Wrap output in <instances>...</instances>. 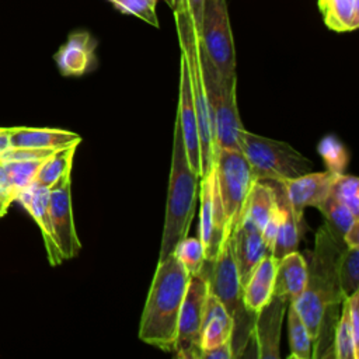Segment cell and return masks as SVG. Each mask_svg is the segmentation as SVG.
Segmentation results:
<instances>
[{
	"label": "cell",
	"mask_w": 359,
	"mask_h": 359,
	"mask_svg": "<svg viewBox=\"0 0 359 359\" xmlns=\"http://www.w3.org/2000/svg\"><path fill=\"white\" fill-rule=\"evenodd\" d=\"M111 3L121 11L133 14L146 22L158 27V20L156 14L157 0H111Z\"/></svg>",
	"instance_id": "cell-35"
},
{
	"label": "cell",
	"mask_w": 359,
	"mask_h": 359,
	"mask_svg": "<svg viewBox=\"0 0 359 359\" xmlns=\"http://www.w3.org/2000/svg\"><path fill=\"white\" fill-rule=\"evenodd\" d=\"M278 195H279V202H280V209H282V217H280L276 234H275L271 255L275 257L276 259H280L283 255L297 251L303 217H297L292 212L282 191H280V194L278 192Z\"/></svg>",
	"instance_id": "cell-24"
},
{
	"label": "cell",
	"mask_w": 359,
	"mask_h": 359,
	"mask_svg": "<svg viewBox=\"0 0 359 359\" xmlns=\"http://www.w3.org/2000/svg\"><path fill=\"white\" fill-rule=\"evenodd\" d=\"M15 189L13 187V182L4 168V165L0 163V217L7 213L8 206L11 202L15 201Z\"/></svg>",
	"instance_id": "cell-37"
},
{
	"label": "cell",
	"mask_w": 359,
	"mask_h": 359,
	"mask_svg": "<svg viewBox=\"0 0 359 359\" xmlns=\"http://www.w3.org/2000/svg\"><path fill=\"white\" fill-rule=\"evenodd\" d=\"M318 153L323 157L325 170L332 174L345 172L349 161V154L345 146L332 135L324 136L318 143Z\"/></svg>",
	"instance_id": "cell-33"
},
{
	"label": "cell",
	"mask_w": 359,
	"mask_h": 359,
	"mask_svg": "<svg viewBox=\"0 0 359 359\" xmlns=\"http://www.w3.org/2000/svg\"><path fill=\"white\" fill-rule=\"evenodd\" d=\"M60 74L79 77L95 66V41L88 31H73L55 53Z\"/></svg>",
	"instance_id": "cell-18"
},
{
	"label": "cell",
	"mask_w": 359,
	"mask_h": 359,
	"mask_svg": "<svg viewBox=\"0 0 359 359\" xmlns=\"http://www.w3.org/2000/svg\"><path fill=\"white\" fill-rule=\"evenodd\" d=\"M177 118L182 132V139L185 144L187 158L194 170V172L201 177V151H199V133L198 121L194 107V97L189 86L188 69L185 59H180V87H178V109Z\"/></svg>",
	"instance_id": "cell-15"
},
{
	"label": "cell",
	"mask_w": 359,
	"mask_h": 359,
	"mask_svg": "<svg viewBox=\"0 0 359 359\" xmlns=\"http://www.w3.org/2000/svg\"><path fill=\"white\" fill-rule=\"evenodd\" d=\"M345 245L335 241L323 224L316 233L311 264L307 265V282L303 292L292 302L314 341L324 313L339 309L345 299L339 290L337 262Z\"/></svg>",
	"instance_id": "cell-2"
},
{
	"label": "cell",
	"mask_w": 359,
	"mask_h": 359,
	"mask_svg": "<svg viewBox=\"0 0 359 359\" xmlns=\"http://www.w3.org/2000/svg\"><path fill=\"white\" fill-rule=\"evenodd\" d=\"M56 149H31V147H10L0 156V161L14 160H42L50 156Z\"/></svg>",
	"instance_id": "cell-36"
},
{
	"label": "cell",
	"mask_w": 359,
	"mask_h": 359,
	"mask_svg": "<svg viewBox=\"0 0 359 359\" xmlns=\"http://www.w3.org/2000/svg\"><path fill=\"white\" fill-rule=\"evenodd\" d=\"M202 359H233L230 342H224L209 351H205L202 353Z\"/></svg>",
	"instance_id": "cell-39"
},
{
	"label": "cell",
	"mask_w": 359,
	"mask_h": 359,
	"mask_svg": "<svg viewBox=\"0 0 359 359\" xmlns=\"http://www.w3.org/2000/svg\"><path fill=\"white\" fill-rule=\"evenodd\" d=\"M201 213L199 240L205 248V262H210L217 255L224 238V215L217 189L215 165L210 172L201 178Z\"/></svg>",
	"instance_id": "cell-12"
},
{
	"label": "cell",
	"mask_w": 359,
	"mask_h": 359,
	"mask_svg": "<svg viewBox=\"0 0 359 359\" xmlns=\"http://www.w3.org/2000/svg\"><path fill=\"white\" fill-rule=\"evenodd\" d=\"M287 300L272 294L271 299L255 313L252 325V341L257 348V358L276 359L280 356L282 320L286 313Z\"/></svg>",
	"instance_id": "cell-14"
},
{
	"label": "cell",
	"mask_w": 359,
	"mask_h": 359,
	"mask_svg": "<svg viewBox=\"0 0 359 359\" xmlns=\"http://www.w3.org/2000/svg\"><path fill=\"white\" fill-rule=\"evenodd\" d=\"M167 1V4L171 7V10L174 11V13H177V11H184V1L185 0H165Z\"/></svg>",
	"instance_id": "cell-42"
},
{
	"label": "cell",
	"mask_w": 359,
	"mask_h": 359,
	"mask_svg": "<svg viewBox=\"0 0 359 359\" xmlns=\"http://www.w3.org/2000/svg\"><path fill=\"white\" fill-rule=\"evenodd\" d=\"M307 282V262L299 251L289 252L278 259L272 294L293 302Z\"/></svg>",
	"instance_id": "cell-20"
},
{
	"label": "cell",
	"mask_w": 359,
	"mask_h": 359,
	"mask_svg": "<svg viewBox=\"0 0 359 359\" xmlns=\"http://www.w3.org/2000/svg\"><path fill=\"white\" fill-rule=\"evenodd\" d=\"M109 1H111V0H109Z\"/></svg>",
	"instance_id": "cell-43"
},
{
	"label": "cell",
	"mask_w": 359,
	"mask_h": 359,
	"mask_svg": "<svg viewBox=\"0 0 359 359\" xmlns=\"http://www.w3.org/2000/svg\"><path fill=\"white\" fill-rule=\"evenodd\" d=\"M330 195L349 208L355 216H359V180L355 175L334 174Z\"/></svg>",
	"instance_id": "cell-32"
},
{
	"label": "cell",
	"mask_w": 359,
	"mask_h": 359,
	"mask_svg": "<svg viewBox=\"0 0 359 359\" xmlns=\"http://www.w3.org/2000/svg\"><path fill=\"white\" fill-rule=\"evenodd\" d=\"M334 174L328 170L309 171L296 178L275 182L297 217H303L306 208H318L330 195Z\"/></svg>",
	"instance_id": "cell-13"
},
{
	"label": "cell",
	"mask_w": 359,
	"mask_h": 359,
	"mask_svg": "<svg viewBox=\"0 0 359 359\" xmlns=\"http://www.w3.org/2000/svg\"><path fill=\"white\" fill-rule=\"evenodd\" d=\"M203 3H205V0H185L184 1V6H185L184 11L191 18V21H192V24L195 25L196 29H198L199 22H201Z\"/></svg>",
	"instance_id": "cell-38"
},
{
	"label": "cell",
	"mask_w": 359,
	"mask_h": 359,
	"mask_svg": "<svg viewBox=\"0 0 359 359\" xmlns=\"http://www.w3.org/2000/svg\"><path fill=\"white\" fill-rule=\"evenodd\" d=\"M202 273L206 276L209 292L220 300L233 320L230 346L233 358H240L252 339L255 313H251L244 306L243 287L233 258L230 238L222 244L213 261L205 262Z\"/></svg>",
	"instance_id": "cell-4"
},
{
	"label": "cell",
	"mask_w": 359,
	"mask_h": 359,
	"mask_svg": "<svg viewBox=\"0 0 359 359\" xmlns=\"http://www.w3.org/2000/svg\"><path fill=\"white\" fill-rule=\"evenodd\" d=\"M208 293V280L202 272L189 276L178 316L177 335L172 351L180 358L201 359L202 356L201 328Z\"/></svg>",
	"instance_id": "cell-10"
},
{
	"label": "cell",
	"mask_w": 359,
	"mask_h": 359,
	"mask_svg": "<svg viewBox=\"0 0 359 359\" xmlns=\"http://www.w3.org/2000/svg\"><path fill=\"white\" fill-rule=\"evenodd\" d=\"M188 280V272L172 254L157 262L139 324V338L143 342L164 352L174 351Z\"/></svg>",
	"instance_id": "cell-1"
},
{
	"label": "cell",
	"mask_w": 359,
	"mask_h": 359,
	"mask_svg": "<svg viewBox=\"0 0 359 359\" xmlns=\"http://www.w3.org/2000/svg\"><path fill=\"white\" fill-rule=\"evenodd\" d=\"M172 255L182 264L189 276L202 272L205 265V248L199 237H184L175 244Z\"/></svg>",
	"instance_id": "cell-31"
},
{
	"label": "cell",
	"mask_w": 359,
	"mask_h": 359,
	"mask_svg": "<svg viewBox=\"0 0 359 359\" xmlns=\"http://www.w3.org/2000/svg\"><path fill=\"white\" fill-rule=\"evenodd\" d=\"M80 135L55 128H10L11 147H31V149H60L70 144H79Z\"/></svg>",
	"instance_id": "cell-21"
},
{
	"label": "cell",
	"mask_w": 359,
	"mask_h": 359,
	"mask_svg": "<svg viewBox=\"0 0 359 359\" xmlns=\"http://www.w3.org/2000/svg\"><path fill=\"white\" fill-rule=\"evenodd\" d=\"M339 290L344 297L359 290V247H344L337 262Z\"/></svg>",
	"instance_id": "cell-30"
},
{
	"label": "cell",
	"mask_w": 359,
	"mask_h": 359,
	"mask_svg": "<svg viewBox=\"0 0 359 359\" xmlns=\"http://www.w3.org/2000/svg\"><path fill=\"white\" fill-rule=\"evenodd\" d=\"M199 45V41H198ZM199 60L209 108L215 154L222 149L238 147L241 119L237 108V77L224 79L199 45Z\"/></svg>",
	"instance_id": "cell-5"
},
{
	"label": "cell",
	"mask_w": 359,
	"mask_h": 359,
	"mask_svg": "<svg viewBox=\"0 0 359 359\" xmlns=\"http://www.w3.org/2000/svg\"><path fill=\"white\" fill-rule=\"evenodd\" d=\"M10 147V128H0V156Z\"/></svg>",
	"instance_id": "cell-41"
},
{
	"label": "cell",
	"mask_w": 359,
	"mask_h": 359,
	"mask_svg": "<svg viewBox=\"0 0 359 359\" xmlns=\"http://www.w3.org/2000/svg\"><path fill=\"white\" fill-rule=\"evenodd\" d=\"M230 245L237 266L241 287L247 283L257 264L269 254L261 230L251 222L241 219L230 234Z\"/></svg>",
	"instance_id": "cell-16"
},
{
	"label": "cell",
	"mask_w": 359,
	"mask_h": 359,
	"mask_svg": "<svg viewBox=\"0 0 359 359\" xmlns=\"http://www.w3.org/2000/svg\"><path fill=\"white\" fill-rule=\"evenodd\" d=\"M359 346L355 342L352 328L349 324L348 299L345 297L341 303L339 317L334 330L332 339V356L337 359H358Z\"/></svg>",
	"instance_id": "cell-28"
},
{
	"label": "cell",
	"mask_w": 359,
	"mask_h": 359,
	"mask_svg": "<svg viewBox=\"0 0 359 359\" xmlns=\"http://www.w3.org/2000/svg\"><path fill=\"white\" fill-rule=\"evenodd\" d=\"M233 332V320L220 300L210 292L206 296L202 328L201 351H209L224 342H230ZM202 359V356H201Z\"/></svg>",
	"instance_id": "cell-19"
},
{
	"label": "cell",
	"mask_w": 359,
	"mask_h": 359,
	"mask_svg": "<svg viewBox=\"0 0 359 359\" xmlns=\"http://www.w3.org/2000/svg\"><path fill=\"white\" fill-rule=\"evenodd\" d=\"M323 217H324V226L330 231V234L344 245V236L345 233L352 227L355 222L359 220V216H355L349 208H346L344 203L328 195V198L317 208Z\"/></svg>",
	"instance_id": "cell-26"
},
{
	"label": "cell",
	"mask_w": 359,
	"mask_h": 359,
	"mask_svg": "<svg viewBox=\"0 0 359 359\" xmlns=\"http://www.w3.org/2000/svg\"><path fill=\"white\" fill-rule=\"evenodd\" d=\"M287 335H289V359H309L311 358V338L299 317L292 302L287 303Z\"/></svg>",
	"instance_id": "cell-29"
},
{
	"label": "cell",
	"mask_w": 359,
	"mask_h": 359,
	"mask_svg": "<svg viewBox=\"0 0 359 359\" xmlns=\"http://www.w3.org/2000/svg\"><path fill=\"white\" fill-rule=\"evenodd\" d=\"M215 175L224 215V238H229L241 220L255 178L247 158L237 149H222L215 154Z\"/></svg>",
	"instance_id": "cell-8"
},
{
	"label": "cell",
	"mask_w": 359,
	"mask_h": 359,
	"mask_svg": "<svg viewBox=\"0 0 359 359\" xmlns=\"http://www.w3.org/2000/svg\"><path fill=\"white\" fill-rule=\"evenodd\" d=\"M238 147L258 181L282 182L313 168V163L289 143L255 135L245 128L238 132Z\"/></svg>",
	"instance_id": "cell-6"
},
{
	"label": "cell",
	"mask_w": 359,
	"mask_h": 359,
	"mask_svg": "<svg viewBox=\"0 0 359 359\" xmlns=\"http://www.w3.org/2000/svg\"><path fill=\"white\" fill-rule=\"evenodd\" d=\"M15 201H18L25 210L36 222L46 248L48 259L50 265H59L63 261V257L59 251V247L55 240L50 216H49V188L32 182L29 187L18 192Z\"/></svg>",
	"instance_id": "cell-17"
},
{
	"label": "cell",
	"mask_w": 359,
	"mask_h": 359,
	"mask_svg": "<svg viewBox=\"0 0 359 359\" xmlns=\"http://www.w3.org/2000/svg\"><path fill=\"white\" fill-rule=\"evenodd\" d=\"M344 245L346 247H359V220L352 224V227L345 233Z\"/></svg>",
	"instance_id": "cell-40"
},
{
	"label": "cell",
	"mask_w": 359,
	"mask_h": 359,
	"mask_svg": "<svg viewBox=\"0 0 359 359\" xmlns=\"http://www.w3.org/2000/svg\"><path fill=\"white\" fill-rule=\"evenodd\" d=\"M198 182L199 177L194 172L188 163L182 132L178 118H175L172 132L171 168L158 261H163L170 254H172L175 244L188 236L195 210Z\"/></svg>",
	"instance_id": "cell-3"
},
{
	"label": "cell",
	"mask_w": 359,
	"mask_h": 359,
	"mask_svg": "<svg viewBox=\"0 0 359 359\" xmlns=\"http://www.w3.org/2000/svg\"><path fill=\"white\" fill-rule=\"evenodd\" d=\"M198 41L209 60L224 79L237 77L236 50L226 0H205Z\"/></svg>",
	"instance_id": "cell-9"
},
{
	"label": "cell",
	"mask_w": 359,
	"mask_h": 359,
	"mask_svg": "<svg viewBox=\"0 0 359 359\" xmlns=\"http://www.w3.org/2000/svg\"><path fill=\"white\" fill-rule=\"evenodd\" d=\"M278 203L279 195L276 188L268 181L255 180L247 195L241 219L251 222L255 227L262 230Z\"/></svg>",
	"instance_id": "cell-23"
},
{
	"label": "cell",
	"mask_w": 359,
	"mask_h": 359,
	"mask_svg": "<svg viewBox=\"0 0 359 359\" xmlns=\"http://www.w3.org/2000/svg\"><path fill=\"white\" fill-rule=\"evenodd\" d=\"M324 24L337 32L359 27V0H318Z\"/></svg>",
	"instance_id": "cell-25"
},
{
	"label": "cell",
	"mask_w": 359,
	"mask_h": 359,
	"mask_svg": "<svg viewBox=\"0 0 359 359\" xmlns=\"http://www.w3.org/2000/svg\"><path fill=\"white\" fill-rule=\"evenodd\" d=\"M45 158L42 160H14V161H0L15 189V194L18 195L20 191L29 187L32 182H35V177L38 174V170ZM17 198V196H15Z\"/></svg>",
	"instance_id": "cell-34"
},
{
	"label": "cell",
	"mask_w": 359,
	"mask_h": 359,
	"mask_svg": "<svg viewBox=\"0 0 359 359\" xmlns=\"http://www.w3.org/2000/svg\"><path fill=\"white\" fill-rule=\"evenodd\" d=\"M79 144H70L60 149H56L50 156H48L35 177V182L50 188L62 175L72 171L73 157Z\"/></svg>",
	"instance_id": "cell-27"
},
{
	"label": "cell",
	"mask_w": 359,
	"mask_h": 359,
	"mask_svg": "<svg viewBox=\"0 0 359 359\" xmlns=\"http://www.w3.org/2000/svg\"><path fill=\"white\" fill-rule=\"evenodd\" d=\"M174 20L177 25L178 42L181 48V56L185 59L189 86L194 97V107L198 121L199 133V151H201V177L210 172L215 165V149L212 137V125L209 116V108L205 94V83L202 76V67L199 60V45L196 28L185 11L174 13Z\"/></svg>",
	"instance_id": "cell-7"
},
{
	"label": "cell",
	"mask_w": 359,
	"mask_h": 359,
	"mask_svg": "<svg viewBox=\"0 0 359 359\" xmlns=\"http://www.w3.org/2000/svg\"><path fill=\"white\" fill-rule=\"evenodd\" d=\"M70 174L72 171L66 172L49 188L48 203L55 240L63 259L74 258L81 248L73 217Z\"/></svg>",
	"instance_id": "cell-11"
},
{
	"label": "cell",
	"mask_w": 359,
	"mask_h": 359,
	"mask_svg": "<svg viewBox=\"0 0 359 359\" xmlns=\"http://www.w3.org/2000/svg\"><path fill=\"white\" fill-rule=\"evenodd\" d=\"M278 259L271 254L265 255L251 272L247 283L243 287L244 306L251 311L257 313L272 296L275 272Z\"/></svg>",
	"instance_id": "cell-22"
}]
</instances>
